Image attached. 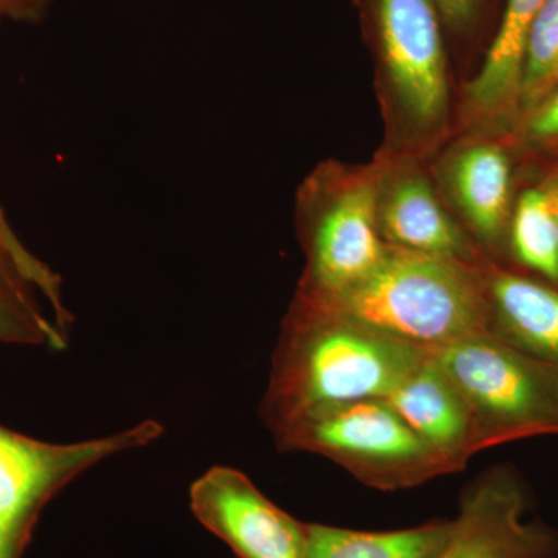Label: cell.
<instances>
[{"label": "cell", "instance_id": "22", "mask_svg": "<svg viewBox=\"0 0 558 558\" xmlns=\"http://www.w3.org/2000/svg\"><path fill=\"white\" fill-rule=\"evenodd\" d=\"M43 0H0V16L33 20L38 16Z\"/></svg>", "mask_w": 558, "mask_h": 558}, {"label": "cell", "instance_id": "16", "mask_svg": "<svg viewBox=\"0 0 558 558\" xmlns=\"http://www.w3.org/2000/svg\"><path fill=\"white\" fill-rule=\"evenodd\" d=\"M43 296L0 250V343L62 351L69 336L46 311Z\"/></svg>", "mask_w": 558, "mask_h": 558}, {"label": "cell", "instance_id": "23", "mask_svg": "<svg viewBox=\"0 0 558 558\" xmlns=\"http://www.w3.org/2000/svg\"><path fill=\"white\" fill-rule=\"evenodd\" d=\"M543 185L546 186V190L549 191L550 197H553L554 207H556L558 218V168L549 175V179L546 180Z\"/></svg>", "mask_w": 558, "mask_h": 558}, {"label": "cell", "instance_id": "18", "mask_svg": "<svg viewBox=\"0 0 558 558\" xmlns=\"http://www.w3.org/2000/svg\"><path fill=\"white\" fill-rule=\"evenodd\" d=\"M558 86V0H546L529 27L521 61L519 120ZM517 120V121H519Z\"/></svg>", "mask_w": 558, "mask_h": 558}, {"label": "cell", "instance_id": "12", "mask_svg": "<svg viewBox=\"0 0 558 558\" xmlns=\"http://www.w3.org/2000/svg\"><path fill=\"white\" fill-rule=\"evenodd\" d=\"M414 432L449 465L464 469L478 453L475 421L464 396L440 368L433 352L388 398Z\"/></svg>", "mask_w": 558, "mask_h": 558}, {"label": "cell", "instance_id": "21", "mask_svg": "<svg viewBox=\"0 0 558 558\" xmlns=\"http://www.w3.org/2000/svg\"><path fill=\"white\" fill-rule=\"evenodd\" d=\"M442 21L453 31H465L478 14L481 0H435Z\"/></svg>", "mask_w": 558, "mask_h": 558}, {"label": "cell", "instance_id": "10", "mask_svg": "<svg viewBox=\"0 0 558 558\" xmlns=\"http://www.w3.org/2000/svg\"><path fill=\"white\" fill-rule=\"evenodd\" d=\"M377 165V227L385 244L468 263L484 259L413 156L396 154Z\"/></svg>", "mask_w": 558, "mask_h": 558}, {"label": "cell", "instance_id": "1", "mask_svg": "<svg viewBox=\"0 0 558 558\" xmlns=\"http://www.w3.org/2000/svg\"><path fill=\"white\" fill-rule=\"evenodd\" d=\"M429 354L295 299L271 359L260 417L274 433L312 411L388 399Z\"/></svg>", "mask_w": 558, "mask_h": 558}, {"label": "cell", "instance_id": "24", "mask_svg": "<svg viewBox=\"0 0 558 558\" xmlns=\"http://www.w3.org/2000/svg\"><path fill=\"white\" fill-rule=\"evenodd\" d=\"M0 250H2V252L5 253L7 256H9V253H7L5 248L2 247V242H0ZM9 258H10V256H9ZM11 260H13V259H11Z\"/></svg>", "mask_w": 558, "mask_h": 558}, {"label": "cell", "instance_id": "15", "mask_svg": "<svg viewBox=\"0 0 558 558\" xmlns=\"http://www.w3.org/2000/svg\"><path fill=\"white\" fill-rule=\"evenodd\" d=\"M454 520L398 531H354L307 524L304 558H436L453 534Z\"/></svg>", "mask_w": 558, "mask_h": 558}, {"label": "cell", "instance_id": "17", "mask_svg": "<svg viewBox=\"0 0 558 558\" xmlns=\"http://www.w3.org/2000/svg\"><path fill=\"white\" fill-rule=\"evenodd\" d=\"M508 244L521 267L558 286V218L545 185L524 191L513 205Z\"/></svg>", "mask_w": 558, "mask_h": 558}, {"label": "cell", "instance_id": "5", "mask_svg": "<svg viewBox=\"0 0 558 558\" xmlns=\"http://www.w3.org/2000/svg\"><path fill=\"white\" fill-rule=\"evenodd\" d=\"M379 165L347 170L322 165L303 183L296 205L306 270L296 296L328 299L365 278L388 245L377 227Z\"/></svg>", "mask_w": 558, "mask_h": 558}, {"label": "cell", "instance_id": "6", "mask_svg": "<svg viewBox=\"0 0 558 558\" xmlns=\"http://www.w3.org/2000/svg\"><path fill=\"white\" fill-rule=\"evenodd\" d=\"M464 396L480 449L534 436H558V366L490 336L433 351Z\"/></svg>", "mask_w": 558, "mask_h": 558}, {"label": "cell", "instance_id": "13", "mask_svg": "<svg viewBox=\"0 0 558 558\" xmlns=\"http://www.w3.org/2000/svg\"><path fill=\"white\" fill-rule=\"evenodd\" d=\"M488 336L558 366V286L484 263Z\"/></svg>", "mask_w": 558, "mask_h": 558}, {"label": "cell", "instance_id": "19", "mask_svg": "<svg viewBox=\"0 0 558 558\" xmlns=\"http://www.w3.org/2000/svg\"><path fill=\"white\" fill-rule=\"evenodd\" d=\"M0 242L9 253L17 269L32 282L33 288L38 290L43 299L49 303H58L62 299V281L60 275L54 274L47 264L36 258L35 255L22 244L17 234L11 229L2 204H0Z\"/></svg>", "mask_w": 558, "mask_h": 558}, {"label": "cell", "instance_id": "3", "mask_svg": "<svg viewBox=\"0 0 558 558\" xmlns=\"http://www.w3.org/2000/svg\"><path fill=\"white\" fill-rule=\"evenodd\" d=\"M399 154L432 149L449 131L450 80L435 0H359Z\"/></svg>", "mask_w": 558, "mask_h": 558}, {"label": "cell", "instance_id": "8", "mask_svg": "<svg viewBox=\"0 0 558 558\" xmlns=\"http://www.w3.org/2000/svg\"><path fill=\"white\" fill-rule=\"evenodd\" d=\"M190 508L238 558L306 556L307 523L278 508L241 470H207L190 488Z\"/></svg>", "mask_w": 558, "mask_h": 558}, {"label": "cell", "instance_id": "7", "mask_svg": "<svg viewBox=\"0 0 558 558\" xmlns=\"http://www.w3.org/2000/svg\"><path fill=\"white\" fill-rule=\"evenodd\" d=\"M165 428L148 418L113 435L49 442L0 424V558H22L40 513L84 472L108 458L159 440Z\"/></svg>", "mask_w": 558, "mask_h": 558}, {"label": "cell", "instance_id": "11", "mask_svg": "<svg viewBox=\"0 0 558 558\" xmlns=\"http://www.w3.org/2000/svg\"><path fill=\"white\" fill-rule=\"evenodd\" d=\"M451 201L483 247L508 241L512 216V163L492 140H469L451 149L440 168Z\"/></svg>", "mask_w": 558, "mask_h": 558}, {"label": "cell", "instance_id": "20", "mask_svg": "<svg viewBox=\"0 0 558 558\" xmlns=\"http://www.w3.org/2000/svg\"><path fill=\"white\" fill-rule=\"evenodd\" d=\"M519 137L535 149L558 148V86L517 121Z\"/></svg>", "mask_w": 558, "mask_h": 558}, {"label": "cell", "instance_id": "4", "mask_svg": "<svg viewBox=\"0 0 558 558\" xmlns=\"http://www.w3.org/2000/svg\"><path fill=\"white\" fill-rule=\"evenodd\" d=\"M271 435L279 449L328 458L379 490L416 487L451 473L388 399L312 411Z\"/></svg>", "mask_w": 558, "mask_h": 558}, {"label": "cell", "instance_id": "2", "mask_svg": "<svg viewBox=\"0 0 558 558\" xmlns=\"http://www.w3.org/2000/svg\"><path fill=\"white\" fill-rule=\"evenodd\" d=\"M484 263L388 245L380 263L355 284L328 299H295L433 352L488 336Z\"/></svg>", "mask_w": 558, "mask_h": 558}, {"label": "cell", "instance_id": "9", "mask_svg": "<svg viewBox=\"0 0 558 558\" xmlns=\"http://www.w3.org/2000/svg\"><path fill=\"white\" fill-rule=\"evenodd\" d=\"M527 505L515 473L481 476L462 497L453 534L436 558H558V532L526 520Z\"/></svg>", "mask_w": 558, "mask_h": 558}, {"label": "cell", "instance_id": "14", "mask_svg": "<svg viewBox=\"0 0 558 558\" xmlns=\"http://www.w3.org/2000/svg\"><path fill=\"white\" fill-rule=\"evenodd\" d=\"M546 0H508L501 25L480 72L465 87V116L480 128H506L519 120L524 43Z\"/></svg>", "mask_w": 558, "mask_h": 558}]
</instances>
